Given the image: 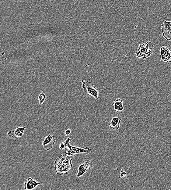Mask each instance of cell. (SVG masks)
<instances>
[{"label": "cell", "mask_w": 171, "mask_h": 190, "mask_svg": "<svg viewBox=\"0 0 171 190\" xmlns=\"http://www.w3.org/2000/svg\"><path fill=\"white\" fill-rule=\"evenodd\" d=\"M93 167L92 162L89 160H86L83 163L79 166V167L78 174L76 177L80 178L83 176L84 175Z\"/></svg>", "instance_id": "52a82bcc"}, {"label": "cell", "mask_w": 171, "mask_h": 190, "mask_svg": "<svg viewBox=\"0 0 171 190\" xmlns=\"http://www.w3.org/2000/svg\"><path fill=\"white\" fill-rule=\"evenodd\" d=\"M121 120L122 118L119 116H115L113 117L108 124L110 128L113 130H118L120 127Z\"/></svg>", "instance_id": "8fae6325"}, {"label": "cell", "mask_w": 171, "mask_h": 190, "mask_svg": "<svg viewBox=\"0 0 171 190\" xmlns=\"http://www.w3.org/2000/svg\"><path fill=\"white\" fill-rule=\"evenodd\" d=\"M72 159L70 157L60 155L55 160L54 163V169L56 174L61 176L64 173L67 174L72 167Z\"/></svg>", "instance_id": "6da1fadb"}, {"label": "cell", "mask_w": 171, "mask_h": 190, "mask_svg": "<svg viewBox=\"0 0 171 190\" xmlns=\"http://www.w3.org/2000/svg\"><path fill=\"white\" fill-rule=\"evenodd\" d=\"M114 109L117 112H121L124 110V102L122 99H117L113 103Z\"/></svg>", "instance_id": "7c38bea8"}, {"label": "cell", "mask_w": 171, "mask_h": 190, "mask_svg": "<svg viewBox=\"0 0 171 190\" xmlns=\"http://www.w3.org/2000/svg\"><path fill=\"white\" fill-rule=\"evenodd\" d=\"M26 127H18L14 130L9 131L7 134V135L14 139L20 138L23 136Z\"/></svg>", "instance_id": "ba28073f"}, {"label": "cell", "mask_w": 171, "mask_h": 190, "mask_svg": "<svg viewBox=\"0 0 171 190\" xmlns=\"http://www.w3.org/2000/svg\"><path fill=\"white\" fill-rule=\"evenodd\" d=\"M56 143V140L54 136L49 134L44 139L43 142V149L47 151L51 150Z\"/></svg>", "instance_id": "9c48e42d"}, {"label": "cell", "mask_w": 171, "mask_h": 190, "mask_svg": "<svg viewBox=\"0 0 171 190\" xmlns=\"http://www.w3.org/2000/svg\"><path fill=\"white\" fill-rule=\"evenodd\" d=\"M82 88L88 95L92 97L96 100L99 99V91L98 88L94 85L92 83L88 81H82Z\"/></svg>", "instance_id": "277c9868"}, {"label": "cell", "mask_w": 171, "mask_h": 190, "mask_svg": "<svg viewBox=\"0 0 171 190\" xmlns=\"http://www.w3.org/2000/svg\"><path fill=\"white\" fill-rule=\"evenodd\" d=\"M40 184H41L36 180L33 179L31 177H29L27 181L25 182L24 184V188L26 190H33Z\"/></svg>", "instance_id": "30bf717a"}, {"label": "cell", "mask_w": 171, "mask_h": 190, "mask_svg": "<svg viewBox=\"0 0 171 190\" xmlns=\"http://www.w3.org/2000/svg\"><path fill=\"white\" fill-rule=\"evenodd\" d=\"M120 173V177L121 178H123L126 176L127 173L125 171H124V170H123V169H122Z\"/></svg>", "instance_id": "5bb4252c"}, {"label": "cell", "mask_w": 171, "mask_h": 190, "mask_svg": "<svg viewBox=\"0 0 171 190\" xmlns=\"http://www.w3.org/2000/svg\"><path fill=\"white\" fill-rule=\"evenodd\" d=\"M161 59L167 63H171V49L167 46H162L160 50Z\"/></svg>", "instance_id": "5b68a950"}, {"label": "cell", "mask_w": 171, "mask_h": 190, "mask_svg": "<svg viewBox=\"0 0 171 190\" xmlns=\"http://www.w3.org/2000/svg\"><path fill=\"white\" fill-rule=\"evenodd\" d=\"M70 139L68 138L64 142V150L65 154L69 156H75L79 154H89L91 152V149L89 147L84 148L72 146L70 144Z\"/></svg>", "instance_id": "7a4b0ae2"}, {"label": "cell", "mask_w": 171, "mask_h": 190, "mask_svg": "<svg viewBox=\"0 0 171 190\" xmlns=\"http://www.w3.org/2000/svg\"><path fill=\"white\" fill-rule=\"evenodd\" d=\"M154 44L150 41L147 42L146 44H140L138 51L135 55L138 59H146L149 58L152 53V50L153 48Z\"/></svg>", "instance_id": "3957f363"}, {"label": "cell", "mask_w": 171, "mask_h": 190, "mask_svg": "<svg viewBox=\"0 0 171 190\" xmlns=\"http://www.w3.org/2000/svg\"><path fill=\"white\" fill-rule=\"evenodd\" d=\"M46 99V96L45 94L44 93H42L39 95L38 97V99L40 101V105L43 104L45 101Z\"/></svg>", "instance_id": "4fadbf2b"}, {"label": "cell", "mask_w": 171, "mask_h": 190, "mask_svg": "<svg viewBox=\"0 0 171 190\" xmlns=\"http://www.w3.org/2000/svg\"><path fill=\"white\" fill-rule=\"evenodd\" d=\"M71 131L70 129H69V130H68L65 131V136L69 135L71 133Z\"/></svg>", "instance_id": "9a60e30c"}, {"label": "cell", "mask_w": 171, "mask_h": 190, "mask_svg": "<svg viewBox=\"0 0 171 190\" xmlns=\"http://www.w3.org/2000/svg\"><path fill=\"white\" fill-rule=\"evenodd\" d=\"M64 148V145L63 143H61L60 145V149H63Z\"/></svg>", "instance_id": "2e32d148"}, {"label": "cell", "mask_w": 171, "mask_h": 190, "mask_svg": "<svg viewBox=\"0 0 171 190\" xmlns=\"http://www.w3.org/2000/svg\"><path fill=\"white\" fill-rule=\"evenodd\" d=\"M161 27L162 36L167 40L171 41V21L164 20Z\"/></svg>", "instance_id": "8992f818"}]
</instances>
